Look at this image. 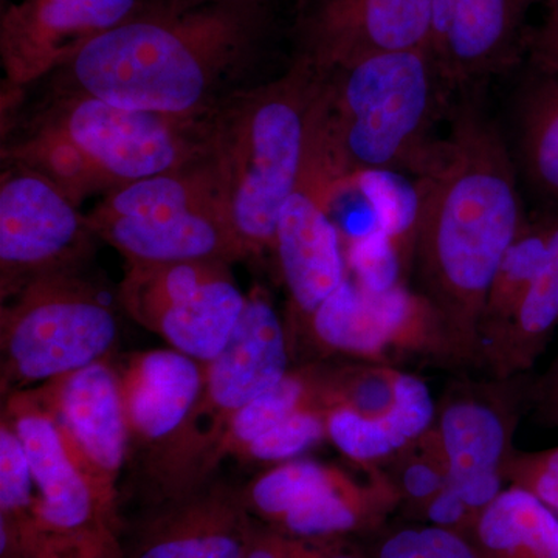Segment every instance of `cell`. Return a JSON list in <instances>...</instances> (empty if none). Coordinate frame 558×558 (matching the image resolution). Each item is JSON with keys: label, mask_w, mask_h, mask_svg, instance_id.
<instances>
[{"label": "cell", "mask_w": 558, "mask_h": 558, "mask_svg": "<svg viewBox=\"0 0 558 558\" xmlns=\"http://www.w3.org/2000/svg\"><path fill=\"white\" fill-rule=\"evenodd\" d=\"M447 121L438 161L414 180L410 275L458 365L476 366L488 289L529 220L505 128L488 112L483 86L457 92Z\"/></svg>", "instance_id": "1"}, {"label": "cell", "mask_w": 558, "mask_h": 558, "mask_svg": "<svg viewBox=\"0 0 558 558\" xmlns=\"http://www.w3.org/2000/svg\"><path fill=\"white\" fill-rule=\"evenodd\" d=\"M269 3L150 0L58 73L69 90L175 119H204L258 49Z\"/></svg>", "instance_id": "2"}, {"label": "cell", "mask_w": 558, "mask_h": 558, "mask_svg": "<svg viewBox=\"0 0 558 558\" xmlns=\"http://www.w3.org/2000/svg\"><path fill=\"white\" fill-rule=\"evenodd\" d=\"M319 75L315 134L349 186L368 174L416 180L435 167L436 124L454 94L432 51H384Z\"/></svg>", "instance_id": "3"}, {"label": "cell", "mask_w": 558, "mask_h": 558, "mask_svg": "<svg viewBox=\"0 0 558 558\" xmlns=\"http://www.w3.org/2000/svg\"><path fill=\"white\" fill-rule=\"evenodd\" d=\"M319 81L293 60L284 75L236 92L209 113L202 160L247 258L274 253L279 216L306 160Z\"/></svg>", "instance_id": "4"}, {"label": "cell", "mask_w": 558, "mask_h": 558, "mask_svg": "<svg viewBox=\"0 0 558 558\" xmlns=\"http://www.w3.org/2000/svg\"><path fill=\"white\" fill-rule=\"evenodd\" d=\"M208 116L175 119L64 90L3 148L9 165L46 175L81 205L204 159Z\"/></svg>", "instance_id": "5"}, {"label": "cell", "mask_w": 558, "mask_h": 558, "mask_svg": "<svg viewBox=\"0 0 558 558\" xmlns=\"http://www.w3.org/2000/svg\"><path fill=\"white\" fill-rule=\"evenodd\" d=\"M86 218L128 266L247 259L204 160L110 191Z\"/></svg>", "instance_id": "6"}, {"label": "cell", "mask_w": 558, "mask_h": 558, "mask_svg": "<svg viewBox=\"0 0 558 558\" xmlns=\"http://www.w3.org/2000/svg\"><path fill=\"white\" fill-rule=\"evenodd\" d=\"M289 349L274 301L253 289L226 348L205 363L204 387L189 421L165 447L159 478L167 498L202 486L233 417L289 373Z\"/></svg>", "instance_id": "7"}, {"label": "cell", "mask_w": 558, "mask_h": 558, "mask_svg": "<svg viewBox=\"0 0 558 558\" xmlns=\"http://www.w3.org/2000/svg\"><path fill=\"white\" fill-rule=\"evenodd\" d=\"M5 301L0 312L3 396L102 362L119 339L112 307L76 270L35 279Z\"/></svg>", "instance_id": "8"}, {"label": "cell", "mask_w": 558, "mask_h": 558, "mask_svg": "<svg viewBox=\"0 0 558 558\" xmlns=\"http://www.w3.org/2000/svg\"><path fill=\"white\" fill-rule=\"evenodd\" d=\"M2 416L24 444L38 488V537L80 558H123L119 498L92 475L68 433L35 389L7 396Z\"/></svg>", "instance_id": "9"}, {"label": "cell", "mask_w": 558, "mask_h": 558, "mask_svg": "<svg viewBox=\"0 0 558 558\" xmlns=\"http://www.w3.org/2000/svg\"><path fill=\"white\" fill-rule=\"evenodd\" d=\"M231 264L218 260L134 264L119 288L120 306L170 348L201 363L226 348L247 304Z\"/></svg>", "instance_id": "10"}, {"label": "cell", "mask_w": 558, "mask_h": 558, "mask_svg": "<svg viewBox=\"0 0 558 558\" xmlns=\"http://www.w3.org/2000/svg\"><path fill=\"white\" fill-rule=\"evenodd\" d=\"M347 189L319 145L311 120L306 160L282 207L274 247L295 332L303 330L311 315L348 277L347 248L330 218L333 201Z\"/></svg>", "instance_id": "11"}, {"label": "cell", "mask_w": 558, "mask_h": 558, "mask_svg": "<svg viewBox=\"0 0 558 558\" xmlns=\"http://www.w3.org/2000/svg\"><path fill=\"white\" fill-rule=\"evenodd\" d=\"M46 175L9 165L0 182V295L35 279L78 270L90 247L86 215Z\"/></svg>", "instance_id": "12"}, {"label": "cell", "mask_w": 558, "mask_h": 558, "mask_svg": "<svg viewBox=\"0 0 558 558\" xmlns=\"http://www.w3.org/2000/svg\"><path fill=\"white\" fill-rule=\"evenodd\" d=\"M433 0H295L293 60L317 73L384 51L428 49Z\"/></svg>", "instance_id": "13"}, {"label": "cell", "mask_w": 558, "mask_h": 558, "mask_svg": "<svg viewBox=\"0 0 558 558\" xmlns=\"http://www.w3.org/2000/svg\"><path fill=\"white\" fill-rule=\"evenodd\" d=\"M145 0H17L0 22L10 92L58 72L92 39L131 17Z\"/></svg>", "instance_id": "14"}, {"label": "cell", "mask_w": 558, "mask_h": 558, "mask_svg": "<svg viewBox=\"0 0 558 558\" xmlns=\"http://www.w3.org/2000/svg\"><path fill=\"white\" fill-rule=\"evenodd\" d=\"M515 379L457 381L436 405L432 429L449 464V480L502 475L515 451L523 402Z\"/></svg>", "instance_id": "15"}, {"label": "cell", "mask_w": 558, "mask_h": 558, "mask_svg": "<svg viewBox=\"0 0 558 558\" xmlns=\"http://www.w3.org/2000/svg\"><path fill=\"white\" fill-rule=\"evenodd\" d=\"M50 407L94 478L112 497L131 447L119 371L108 360L33 388Z\"/></svg>", "instance_id": "16"}, {"label": "cell", "mask_w": 558, "mask_h": 558, "mask_svg": "<svg viewBox=\"0 0 558 558\" xmlns=\"http://www.w3.org/2000/svg\"><path fill=\"white\" fill-rule=\"evenodd\" d=\"M252 513L223 484L168 498L145 520L123 558H247Z\"/></svg>", "instance_id": "17"}, {"label": "cell", "mask_w": 558, "mask_h": 558, "mask_svg": "<svg viewBox=\"0 0 558 558\" xmlns=\"http://www.w3.org/2000/svg\"><path fill=\"white\" fill-rule=\"evenodd\" d=\"M534 0H453L438 58L453 94L488 81L526 60L529 5Z\"/></svg>", "instance_id": "18"}, {"label": "cell", "mask_w": 558, "mask_h": 558, "mask_svg": "<svg viewBox=\"0 0 558 558\" xmlns=\"http://www.w3.org/2000/svg\"><path fill=\"white\" fill-rule=\"evenodd\" d=\"M119 376L131 439L168 447L199 399L205 363L172 348L150 349L131 355Z\"/></svg>", "instance_id": "19"}, {"label": "cell", "mask_w": 558, "mask_h": 558, "mask_svg": "<svg viewBox=\"0 0 558 558\" xmlns=\"http://www.w3.org/2000/svg\"><path fill=\"white\" fill-rule=\"evenodd\" d=\"M505 134L519 178L543 199L558 202V70L529 62L510 97Z\"/></svg>", "instance_id": "20"}, {"label": "cell", "mask_w": 558, "mask_h": 558, "mask_svg": "<svg viewBox=\"0 0 558 558\" xmlns=\"http://www.w3.org/2000/svg\"><path fill=\"white\" fill-rule=\"evenodd\" d=\"M436 403L424 380L403 374L398 399L387 414L363 416L336 409L328 414V439L363 469L384 468L432 428Z\"/></svg>", "instance_id": "21"}, {"label": "cell", "mask_w": 558, "mask_h": 558, "mask_svg": "<svg viewBox=\"0 0 558 558\" xmlns=\"http://www.w3.org/2000/svg\"><path fill=\"white\" fill-rule=\"evenodd\" d=\"M558 328V222L550 234L548 255L519 310L499 336L484 344L476 366L494 379L527 373Z\"/></svg>", "instance_id": "22"}, {"label": "cell", "mask_w": 558, "mask_h": 558, "mask_svg": "<svg viewBox=\"0 0 558 558\" xmlns=\"http://www.w3.org/2000/svg\"><path fill=\"white\" fill-rule=\"evenodd\" d=\"M301 332L325 354L392 365L376 299L349 274L343 284L311 315Z\"/></svg>", "instance_id": "23"}, {"label": "cell", "mask_w": 558, "mask_h": 558, "mask_svg": "<svg viewBox=\"0 0 558 558\" xmlns=\"http://www.w3.org/2000/svg\"><path fill=\"white\" fill-rule=\"evenodd\" d=\"M470 539L483 558H558V517L534 495L509 486L484 510Z\"/></svg>", "instance_id": "24"}, {"label": "cell", "mask_w": 558, "mask_h": 558, "mask_svg": "<svg viewBox=\"0 0 558 558\" xmlns=\"http://www.w3.org/2000/svg\"><path fill=\"white\" fill-rule=\"evenodd\" d=\"M304 410L326 411L319 365L289 369L275 387L242 409L230 422L229 428L216 447L213 469L218 465L220 459L241 458L253 440L269 432L279 422Z\"/></svg>", "instance_id": "25"}, {"label": "cell", "mask_w": 558, "mask_h": 558, "mask_svg": "<svg viewBox=\"0 0 558 558\" xmlns=\"http://www.w3.org/2000/svg\"><path fill=\"white\" fill-rule=\"evenodd\" d=\"M558 218L527 222L499 264L480 323V351L509 325L545 264ZM480 355V352H478ZM478 363V362H476Z\"/></svg>", "instance_id": "26"}, {"label": "cell", "mask_w": 558, "mask_h": 558, "mask_svg": "<svg viewBox=\"0 0 558 558\" xmlns=\"http://www.w3.org/2000/svg\"><path fill=\"white\" fill-rule=\"evenodd\" d=\"M351 478L336 465L296 458L281 462L250 481L248 486L241 490V497L253 519L274 526L282 517L310 505Z\"/></svg>", "instance_id": "27"}, {"label": "cell", "mask_w": 558, "mask_h": 558, "mask_svg": "<svg viewBox=\"0 0 558 558\" xmlns=\"http://www.w3.org/2000/svg\"><path fill=\"white\" fill-rule=\"evenodd\" d=\"M35 480L24 444L13 425L0 424V556L28 558L38 534L33 494Z\"/></svg>", "instance_id": "28"}, {"label": "cell", "mask_w": 558, "mask_h": 558, "mask_svg": "<svg viewBox=\"0 0 558 558\" xmlns=\"http://www.w3.org/2000/svg\"><path fill=\"white\" fill-rule=\"evenodd\" d=\"M380 469L398 490L400 509L410 517L439 494L450 478L449 464L432 428Z\"/></svg>", "instance_id": "29"}, {"label": "cell", "mask_w": 558, "mask_h": 558, "mask_svg": "<svg viewBox=\"0 0 558 558\" xmlns=\"http://www.w3.org/2000/svg\"><path fill=\"white\" fill-rule=\"evenodd\" d=\"M328 439V413L322 410H304L279 422L260 435L241 454L252 462H281L300 458L304 451Z\"/></svg>", "instance_id": "30"}, {"label": "cell", "mask_w": 558, "mask_h": 558, "mask_svg": "<svg viewBox=\"0 0 558 558\" xmlns=\"http://www.w3.org/2000/svg\"><path fill=\"white\" fill-rule=\"evenodd\" d=\"M366 558H483L465 535L429 524L405 526L381 535Z\"/></svg>", "instance_id": "31"}, {"label": "cell", "mask_w": 558, "mask_h": 558, "mask_svg": "<svg viewBox=\"0 0 558 558\" xmlns=\"http://www.w3.org/2000/svg\"><path fill=\"white\" fill-rule=\"evenodd\" d=\"M247 558H366L348 538L317 539L286 534L255 519Z\"/></svg>", "instance_id": "32"}, {"label": "cell", "mask_w": 558, "mask_h": 558, "mask_svg": "<svg viewBox=\"0 0 558 558\" xmlns=\"http://www.w3.org/2000/svg\"><path fill=\"white\" fill-rule=\"evenodd\" d=\"M509 486L523 488L558 517V446L539 451L517 450L502 468Z\"/></svg>", "instance_id": "33"}, {"label": "cell", "mask_w": 558, "mask_h": 558, "mask_svg": "<svg viewBox=\"0 0 558 558\" xmlns=\"http://www.w3.org/2000/svg\"><path fill=\"white\" fill-rule=\"evenodd\" d=\"M413 519L424 521L429 526L457 532V534L470 538L480 517L447 484L439 494H436L414 513Z\"/></svg>", "instance_id": "34"}, {"label": "cell", "mask_w": 558, "mask_h": 558, "mask_svg": "<svg viewBox=\"0 0 558 558\" xmlns=\"http://www.w3.org/2000/svg\"><path fill=\"white\" fill-rule=\"evenodd\" d=\"M526 61L558 70V0H549L545 20L529 31Z\"/></svg>", "instance_id": "35"}, {"label": "cell", "mask_w": 558, "mask_h": 558, "mask_svg": "<svg viewBox=\"0 0 558 558\" xmlns=\"http://www.w3.org/2000/svg\"><path fill=\"white\" fill-rule=\"evenodd\" d=\"M531 398L539 421L558 428V355L545 376L532 388Z\"/></svg>", "instance_id": "36"}, {"label": "cell", "mask_w": 558, "mask_h": 558, "mask_svg": "<svg viewBox=\"0 0 558 558\" xmlns=\"http://www.w3.org/2000/svg\"><path fill=\"white\" fill-rule=\"evenodd\" d=\"M28 558H80L76 554L70 553L54 545L50 539L38 537Z\"/></svg>", "instance_id": "37"}, {"label": "cell", "mask_w": 558, "mask_h": 558, "mask_svg": "<svg viewBox=\"0 0 558 558\" xmlns=\"http://www.w3.org/2000/svg\"><path fill=\"white\" fill-rule=\"evenodd\" d=\"M259 2L269 3L270 0H259Z\"/></svg>", "instance_id": "38"}, {"label": "cell", "mask_w": 558, "mask_h": 558, "mask_svg": "<svg viewBox=\"0 0 558 558\" xmlns=\"http://www.w3.org/2000/svg\"><path fill=\"white\" fill-rule=\"evenodd\" d=\"M548 2H549V0H548Z\"/></svg>", "instance_id": "39"}]
</instances>
